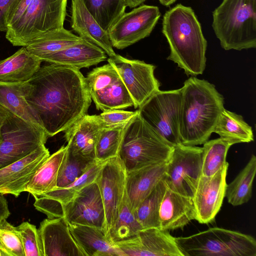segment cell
Segmentation results:
<instances>
[{"mask_svg":"<svg viewBox=\"0 0 256 256\" xmlns=\"http://www.w3.org/2000/svg\"><path fill=\"white\" fill-rule=\"evenodd\" d=\"M28 82L32 87L26 100L48 137L87 114L92 99L80 70L50 63L40 66Z\"/></svg>","mask_w":256,"mask_h":256,"instance_id":"1","label":"cell"},{"mask_svg":"<svg viewBox=\"0 0 256 256\" xmlns=\"http://www.w3.org/2000/svg\"><path fill=\"white\" fill-rule=\"evenodd\" d=\"M179 133L181 144L196 146L208 140L224 108L215 86L191 76L180 88Z\"/></svg>","mask_w":256,"mask_h":256,"instance_id":"2","label":"cell"},{"mask_svg":"<svg viewBox=\"0 0 256 256\" xmlns=\"http://www.w3.org/2000/svg\"><path fill=\"white\" fill-rule=\"evenodd\" d=\"M162 32L170 49L167 60L176 63L188 76L202 74L206 66L207 41L192 8L178 4L166 11Z\"/></svg>","mask_w":256,"mask_h":256,"instance_id":"3","label":"cell"},{"mask_svg":"<svg viewBox=\"0 0 256 256\" xmlns=\"http://www.w3.org/2000/svg\"><path fill=\"white\" fill-rule=\"evenodd\" d=\"M213 28L222 48H256V0H222L212 12Z\"/></svg>","mask_w":256,"mask_h":256,"instance_id":"4","label":"cell"},{"mask_svg":"<svg viewBox=\"0 0 256 256\" xmlns=\"http://www.w3.org/2000/svg\"><path fill=\"white\" fill-rule=\"evenodd\" d=\"M172 148L144 120L138 112L125 128L118 156L126 172H129L168 162Z\"/></svg>","mask_w":256,"mask_h":256,"instance_id":"5","label":"cell"},{"mask_svg":"<svg viewBox=\"0 0 256 256\" xmlns=\"http://www.w3.org/2000/svg\"><path fill=\"white\" fill-rule=\"evenodd\" d=\"M174 239L183 256H256L254 238L221 228Z\"/></svg>","mask_w":256,"mask_h":256,"instance_id":"6","label":"cell"},{"mask_svg":"<svg viewBox=\"0 0 256 256\" xmlns=\"http://www.w3.org/2000/svg\"><path fill=\"white\" fill-rule=\"evenodd\" d=\"M67 0H32L26 11L8 28L6 38L13 46H26L39 36L64 28Z\"/></svg>","mask_w":256,"mask_h":256,"instance_id":"7","label":"cell"},{"mask_svg":"<svg viewBox=\"0 0 256 256\" xmlns=\"http://www.w3.org/2000/svg\"><path fill=\"white\" fill-rule=\"evenodd\" d=\"M4 108L6 116L0 126V169L45 144L48 138L44 130Z\"/></svg>","mask_w":256,"mask_h":256,"instance_id":"8","label":"cell"},{"mask_svg":"<svg viewBox=\"0 0 256 256\" xmlns=\"http://www.w3.org/2000/svg\"><path fill=\"white\" fill-rule=\"evenodd\" d=\"M180 88L160 90L138 108L144 120L172 148L181 144L179 133Z\"/></svg>","mask_w":256,"mask_h":256,"instance_id":"9","label":"cell"},{"mask_svg":"<svg viewBox=\"0 0 256 256\" xmlns=\"http://www.w3.org/2000/svg\"><path fill=\"white\" fill-rule=\"evenodd\" d=\"M202 148L180 144L173 147L166 168L164 180L172 190L192 198L202 175Z\"/></svg>","mask_w":256,"mask_h":256,"instance_id":"10","label":"cell"},{"mask_svg":"<svg viewBox=\"0 0 256 256\" xmlns=\"http://www.w3.org/2000/svg\"><path fill=\"white\" fill-rule=\"evenodd\" d=\"M86 80L91 99L98 110H123L134 106L132 97L110 64L94 68Z\"/></svg>","mask_w":256,"mask_h":256,"instance_id":"11","label":"cell"},{"mask_svg":"<svg viewBox=\"0 0 256 256\" xmlns=\"http://www.w3.org/2000/svg\"><path fill=\"white\" fill-rule=\"evenodd\" d=\"M160 16L158 6L146 4L124 12L108 32L112 47L122 50L148 36Z\"/></svg>","mask_w":256,"mask_h":256,"instance_id":"12","label":"cell"},{"mask_svg":"<svg viewBox=\"0 0 256 256\" xmlns=\"http://www.w3.org/2000/svg\"><path fill=\"white\" fill-rule=\"evenodd\" d=\"M108 62L117 70L132 98L135 108L160 90V82L154 75V66L117 54L108 58Z\"/></svg>","mask_w":256,"mask_h":256,"instance_id":"13","label":"cell"},{"mask_svg":"<svg viewBox=\"0 0 256 256\" xmlns=\"http://www.w3.org/2000/svg\"><path fill=\"white\" fill-rule=\"evenodd\" d=\"M58 218H63L68 224L94 227L107 232L104 203L96 181L62 206Z\"/></svg>","mask_w":256,"mask_h":256,"instance_id":"14","label":"cell"},{"mask_svg":"<svg viewBox=\"0 0 256 256\" xmlns=\"http://www.w3.org/2000/svg\"><path fill=\"white\" fill-rule=\"evenodd\" d=\"M126 170L119 156L106 160L96 182L104 208L107 232L115 224L126 192Z\"/></svg>","mask_w":256,"mask_h":256,"instance_id":"15","label":"cell"},{"mask_svg":"<svg viewBox=\"0 0 256 256\" xmlns=\"http://www.w3.org/2000/svg\"><path fill=\"white\" fill-rule=\"evenodd\" d=\"M228 163L212 176L201 175L195 188L192 200L196 220L206 224L212 222L220 211L225 196L226 176Z\"/></svg>","mask_w":256,"mask_h":256,"instance_id":"16","label":"cell"},{"mask_svg":"<svg viewBox=\"0 0 256 256\" xmlns=\"http://www.w3.org/2000/svg\"><path fill=\"white\" fill-rule=\"evenodd\" d=\"M115 244L126 256H183L174 237L156 228H143L132 238Z\"/></svg>","mask_w":256,"mask_h":256,"instance_id":"17","label":"cell"},{"mask_svg":"<svg viewBox=\"0 0 256 256\" xmlns=\"http://www.w3.org/2000/svg\"><path fill=\"white\" fill-rule=\"evenodd\" d=\"M50 156L45 144L26 156L0 169V194L18 197L24 192L39 168Z\"/></svg>","mask_w":256,"mask_h":256,"instance_id":"18","label":"cell"},{"mask_svg":"<svg viewBox=\"0 0 256 256\" xmlns=\"http://www.w3.org/2000/svg\"><path fill=\"white\" fill-rule=\"evenodd\" d=\"M38 230L44 256H85L63 218H48Z\"/></svg>","mask_w":256,"mask_h":256,"instance_id":"19","label":"cell"},{"mask_svg":"<svg viewBox=\"0 0 256 256\" xmlns=\"http://www.w3.org/2000/svg\"><path fill=\"white\" fill-rule=\"evenodd\" d=\"M106 162V161H105ZM105 162L96 160L78 178L68 186L46 194L34 196V206L48 218H56L62 206L69 202L84 186L96 181Z\"/></svg>","mask_w":256,"mask_h":256,"instance_id":"20","label":"cell"},{"mask_svg":"<svg viewBox=\"0 0 256 256\" xmlns=\"http://www.w3.org/2000/svg\"><path fill=\"white\" fill-rule=\"evenodd\" d=\"M102 128L98 115L86 114L64 131L68 150L95 160L96 144Z\"/></svg>","mask_w":256,"mask_h":256,"instance_id":"21","label":"cell"},{"mask_svg":"<svg viewBox=\"0 0 256 256\" xmlns=\"http://www.w3.org/2000/svg\"><path fill=\"white\" fill-rule=\"evenodd\" d=\"M196 218L192 198L176 192L166 184L159 209V228L168 231L182 228Z\"/></svg>","mask_w":256,"mask_h":256,"instance_id":"22","label":"cell"},{"mask_svg":"<svg viewBox=\"0 0 256 256\" xmlns=\"http://www.w3.org/2000/svg\"><path fill=\"white\" fill-rule=\"evenodd\" d=\"M106 53L101 48L82 38L72 45L40 58L42 62L72 67L78 70L96 65L106 60Z\"/></svg>","mask_w":256,"mask_h":256,"instance_id":"23","label":"cell"},{"mask_svg":"<svg viewBox=\"0 0 256 256\" xmlns=\"http://www.w3.org/2000/svg\"><path fill=\"white\" fill-rule=\"evenodd\" d=\"M70 26L80 37L101 48L110 58L116 55L108 32L90 14L82 0H72Z\"/></svg>","mask_w":256,"mask_h":256,"instance_id":"24","label":"cell"},{"mask_svg":"<svg viewBox=\"0 0 256 256\" xmlns=\"http://www.w3.org/2000/svg\"><path fill=\"white\" fill-rule=\"evenodd\" d=\"M68 225L74 241L85 256H126L105 230L84 225Z\"/></svg>","mask_w":256,"mask_h":256,"instance_id":"25","label":"cell"},{"mask_svg":"<svg viewBox=\"0 0 256 256\" xmlns=\"http://www.w3.org/2000/svg\"><path fill=\"white\" fill-rule=\"evenodd\" d=\"M166 162L151 164L126 172V192L133 210L164 178Z\"/></svg>","mask_w":256,"mask_h":256,"instance_id":"26","label":"cell"},{"mask_svg":"<svg viewBox=\"0 0 256 256\" xmlns=\"http://www.w3.org/2000/svg\"><path fill=\"white\" fill-rule=\"evenodd\" d=\"M31 87L28 81L20 82H0V106L44 130L37 116L26 100Z\"/></svg>","mask_w":256,"mask_h":256,"instance_id":"27","label":"cell"},{"mask_svg":"<svg viewBox=\"0 0 256 256\" xmlns=\"http://www.w3.org/2000/svg\"><path fill=\"white\" fill-rule=\"evenodd\" d=\"M42 61L22 46L10 57L0 60V82L29 81L41 66Z\"/></svg>","mask_w":256,"mask_h":256,"instance_id":"28","label":"cell"},{"mask_svg":"<svg viewBox=\"0 0 256 256\" xmlns=\"http://www.w3.org/2000/svg\"><path fill=\"white\" fill-rule=\"evenodd\" d=\"M68 146H62L50 155L35 173L28 184L26 192L33 196L42 195L56 189L58 170Z\"/></svg>","mask_w":256,"mask_h":256,"instance_id":"29","label":"cell"},{"mask_svg":"<svg viewBox=\"0 0 256 256\" xmlns=\"http://www.w3.org/2000/svg\"><path fill=\"white\" fill-rule=\"evenodd\" d=\"M82 38L64 28L45 32L26 46L27 50L39 59L75 44Z\"/></svg>","mask_w":256,"mask_h":256,"instance_id":"30","label":"cell"},{"mask_svg":"<svg viewBox=\"0 0 256 256\" xmlns=\"http://www.w3.org/2000/svg\"><path fill=\"white\" fill-rule=\"evenodd\" d=\"M213 132L234 144L254 140L252 128L244 120L242 116L224 108L220 114Z\"/></svg>","mask_w":256,"mask_h":256,"instance_id":"31","label":"cell"},{"mask_svg":"<svg viewBox=\"0 0 256 256\" xmlns=\"http://www.w3.org/2000/svg\"><path fill=\"white\" fill-rule=\"evenodd\" d=\"M256 172V157L252 155L245 167L234 180L226 184L225 196L234 206L248 202L252 198V188Z\"/></svg>","mask_w":256,"mask_h":256,"instance_id":"32","label":"cell"},{"mask_svg":"<svg viewBox=\"0 0 256 256\" xmlns=\"http://www.w3.org/2000/svg\"><path fill=\"white\" fill-rule=\"evenodd\" d=\"M142 229L126 192L118 218L108 234L112 242L116 243L132 238Z\"/></svg>","mask_w":256,"mask_h":256,"instance_id":"33","label":"cell"},{"mask_svg":"<svg viewBox=\"0 0 256 256\" xmlns=\"http://www.w3.org/2000/svg\"><path fill=\"white\" fill-rule=\"evenodd\" d=\"M87 10L106 32L125 12V0H82Z\"/></svg>","mask_w":256,"mask_h":256,"instance_id":"34","label":"cell"},{"mask_svg":"<svg viewBox=\"0 0 256 256\" xmlns=\"http://www.w3.org/2000/svg\"><path fill=\"white\" fill-rule=\"evenodd\" d=\"M234 144L220 138L205 142L202 148V175L212 176L222 168L226 162L228 149Z\"/></svg>","mask_w":256,"mask_h":256,"instance_id":"35","label":"cell"},{"mask_svg":"<svg viewBox=\"0 0 256 256\" xmlns=\"http://www.w3.org/2000/svg\"><path fill=\"white\" fill-rule=\"evenodd\" d=\"M165 190L166 183L163 178L134 210L143 228H159V209Z\"/></svg>","mask_w":256,"mask_h":256,"instance_id":"36","label":"cell"},{"mask_svg":"<svg viewBox=\"0 0 256 256\" xmlns=\"http://www.w3.org/2000/svg\"><path fill=\"white\" fill-rule=\"evenodd\" d=\"M95 160L74 154L67 148L58 170L56 189L62 188L74 182L90 167Z\"/></svg>","mask_w":256,"mask_h":256,"instance_id":"37","label":"cell"},{"mask_svg":"<svg viewBox=\"0 0 256 256\" xmlns=\"http://www.w3.org/2000/svg\"><path fill=\"white\" fill-rule=\"evenodd\" d=\"M126 126L102 128L96 146V160L105 162L118 156L122 138Z\"/></svg>","mask_w":256,"mask_h":256,"instance_id":"38","label":"cell"},{"mask_svg":"<svg viewBox=\"0 0 256 256\" xmlns=\"http://www.w3.org/2000/svg\"><path fill=\"white\" fill-rule=\"evenodd\" d=\"M0 252L2 256H24L20 234L6 220L0 224Z\"/></svg>","mask_w":256,"mask_h":256,"instance_id":"39","label":"cell"},{"mask_svg":"<svg viewBox=\"0 0 256 256\" xmlns=\"http://www.w3.org/2000/svg\"><path fill=\"white\" fill-rule=\"evenodd\" d=\"M17 228L20 234L24 256H44L36 226L26 222L18 226Z\"/></svg>","mask_w":256,"mask_h":256,"instance_id":"40","label":"cell"},{"mask_svg":"<svg viewBox=\"0 0 256 256\" xmlns=\"http://www.w3.org/2000/svg\"><path fill=\"white\" fill-rule=\"evenodd\" d=\"M138 113V110H111L104 111L98 116L102 128H113L126 126Z\"/></svg>","mask_w":256,"mask_h":256,"instance_id":"41","label":"cell"},{"mask_svg":"<svg viewBox=\"0 0 256 256\" xmlns=\"http://www.w3.org/2000/svg\"><path fill=\"white\" fill-rule=\"evenodd\" d=\"M32 1V0H16L12 5L6 16L8 28L22 17Z\"/></svg>","mask_w":256,"mask_h":256,"instance_id":"42","label":"cell"},{"mask_svg":"<svg viewBox=\"0 0 256 256\" xmlns=\"http://www.w3.org/2000/svg\"><path fill=\"white\" fill-rule=\"evenodd\" d=\"M16 0H0V32L8 30L6 16L10 8Z\"/></svg>","mask_w":256,"mask_h":256,"instance_id":"43","label":"cell"},{"mask_svg":"<svg viewBox=\"0 0 256 256\" xmlns=\"http://www.w3.org/2000/svg\"><path fill=\"white\" fill-rule=\"evenodd\" d=\"M10 215L8 202L3 195L0 194V224Z\"/></svg>","mask_w":256,"mask_h":256,"instance_id":"44","label":"cell"},{"mask_svg":"<svg viewBox=\"0 0 256 256\" xmlns=\"http://www.w3.org/2000/svg\"><path fill=\"white\" fill-rule=\"evenodd\" d=\"M127 6L130 8L136 7L142 4L146 0H125Z\"/></svg>","mask_w":256,"mask_h":256,"instance_id":"45","label":"cell"},{"mask_svg":"<svg viewBox=\"0 0 256 256\" xmlns=\"http://www.w3.org/2000/svg\"><path fill=\"white\" fill-rule=\"evenodd\" d=\"M160 3L164 6H168L174 4L176 0H158Z\"/></svg>","mask_w":256,"mask_h":256,"instance_id":"46","label":"cell"},{"mask_svg":"<svg viewBox=\"0 0 256 256\" xmlns=\"http://www.w3.org/2000/svg\"><path fill=\"white\" fill-rule=\"evenodd\" d=\"M6 112L4 109L0 106V126L5 118Z\"/></svg>","mask_w":256,"mask_h":256,"instance_id":"47","label":"cell"},{"mask_svg":"<svg viewBox=\"0 0 256 256\" xmlns=\"http://www.w3.org/2000/svg\"><path fill=\"white\" fill-rule=\"evenodd\" d=\"M0 256H2V254L0 252Z\"/></svg>","mask_w":256,"mask_h":256,"instance_id":"48","label":"cell"}]
</instances>
